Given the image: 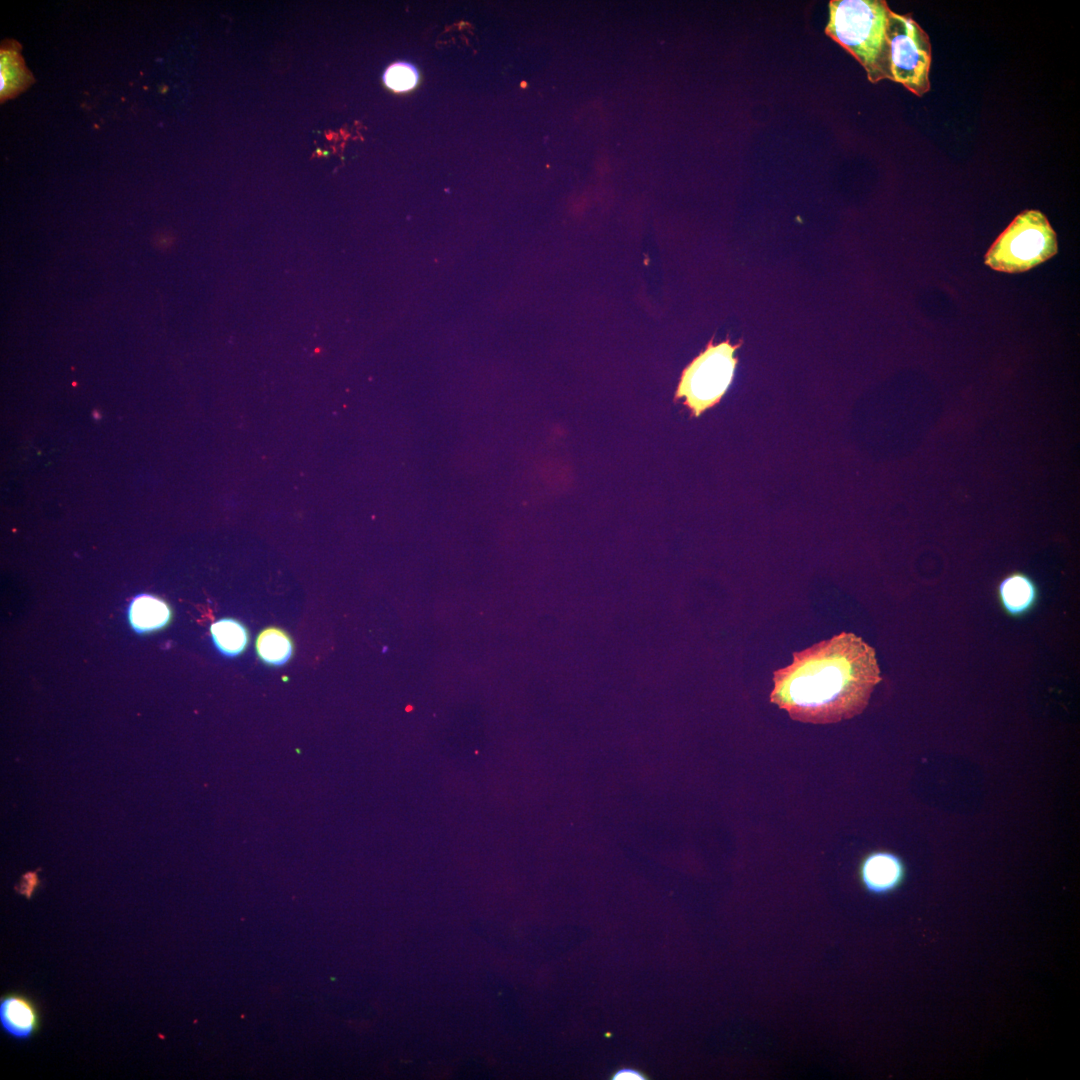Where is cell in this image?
I'll return each mask as SVG.
<instances>
[{
  "label": "cell",
  "mask_w": 1080,
  "mask_h": 1080,
  "mask_svg": "<svg viewBox=\"0 0 1080 1080\" xmlns=\"http://www.w3.org/2000/svg\"><path fill=\"white\" fill-rule=\"evenodd\" d=\"M882 680L875 649L852 632H840L793 653L774 671L770 702L803 723L851 719L867 707Z\"/></svg>",
  "instance_id": "cell-1"
},
{
  "label": "cell",
  "mask_w": 1080,
  "mask_h": 1080,
  "mask_svg": "<svg viewBox=\"0 0 1080 1080\" xmlns=\"http://www.w3.org/2000/svg\"><path fill=\"white\" fill-rule=\"evenodd\" d=\"M891 9L884 0H831L825 34L863 66L872 83L891 80L887 26Z\"/></svg>",
  "instance_id": "cell-2"
},
{
  "label": "cell",
  "mask_w": 1080,
  "mask_h": 1080,
  "mask_svg": "<svg viewBox=\"0 0 1080 1080\" xmlns=\"http://www.w3.org/2000/svg\"><path fill=\"white\" fill-rule=\"evenodd\" d=\"M1058 250L1057 235L1039 210L1019 213L985 255V264L1005 273H1021L1045 262Z\"/></svg>",
  "instance_id": "cell-3"
},
{
  "label": "cell",
  "mask_w": 1080,
  "mask_h": 1080,
  "mask_svg": "<svg viewBox=\"0 0 1080 1080\" xmlns=\"http://www.w3.org/2000/svg\"><path fill=\"white\" fill-rule=\"evenodd\" d=\"M741 344L733 345L729 339L714 344L710 340L683 369L674 399L684 398L692 416L698 417L720 402L733 380L738 363L734 352Z\"/></svg>",
  "instance_id": "cell-4"
},
{
  "label": "cell",
  "mask_w": 1080,
  "mask_h": 1080,
  "mask_svg": "<svg viewBox=\"0 0 1080 1080\" xmlns=\"http://www.w3.org/2000/svg\"><path fill=\"white\" fill-rule=\"evenodd\" d=\"M891 81L917 96L930 90L931 42L911 14L891 11L887 26Z\"/></svg>",
  "instance_id": "cell-5"
},
{
  "label": "cell",
  "mask_w": 1080,
  "mask_h": 1080,
  "mask_svg": "<svg viewBox=\"0 0 1080 1080\" xmlns=\"http://www.w3.org/2000/svg\"><path fill=\"white\" fill-rule=\"evenodd\" d=\"M863 888L872 895L885 896L900 888L906 877V866L897 854L876 850L866 854L858 868Z\"/></svg>",
  "instance_id": "cell-6"
},
{
  "label": "cell",
  "mask_w": 1080,
  "mask_h": 1080,
  "mask_svg": "<svg viewBox=\"0 0 1080 1080\" xmlns=\"http://www.w3.org/2000/svg\"><path fill=\"white\" fill-rule=\"evenodd\" d=\"M0 1022L3 1030L13 1038L28 1039L40 1028L37 1005L21 993H9L1 997Z\"/></svg>",
  "instance_id": "cell-7"
},
{
  "label": "cell",
  "mask_w": 1080,
  "mask_h": 1080,
  "mask_svg": "<svg viewBox=\"0 0 1080 1080\" xmlns=\"http://www.w3.org/2000/svg\"><path fill=\"white\" fill-rule=\"evenodd\" d=\"M997 597L1008 616L1020 618L1030 613L1037 605L1039 589L1028 574L1013 572L1000 581Z\"/></svg>",
  "instance_id": "cell-8"
},
{
  "label": "cell",
  "mask_w": 1080,
  "mask_h": 1080,
  "mask_svg": "<svg viewBox=\"0 0 1080 1080\" xmlns=\"http://www.w3.org/2000/svg\"><path fill=\"white\" fill-rule=\"evenodd\" d=\"M21 44L5 39L0 48V100L1 103L26 90L35 82L21 56Z\"/></svg>",
  "instance_id": "cell-9"
},
{
  "label": "cell",
  "mask_w": 1080,
  "mask_h": 1080,
  "mask_svg": "<svg viewBox=\"0 0 1080 1080\" xmlns=\"http://www.w3.org/2000/svg\"><path fill=\"white\" fill-rule=\"evenodd\" d=\"M256 651L265 664L280 666L287 663L291 658L293 641L284 630L277 627H268L258 635Z\"/></svg>",
  "instance_id": "cell-10"
},
{
  "label": "cell",
  "mask_w": 1080,
  "mask_h": 1080,
  "mask_svg": "<svg viewBox=\"0 0 1080 1080\" xmlns=\"http://www.w3.org/2000/svg\"><path fill=\"white\" fill-rule=\"evenodd\" d=\"M129 615L133 627L144 632L164 626L170 618V610L163 601L145 595L133 601Z\"/></svg>",
  "instance_id": "cell-11"
},
{
  "label": "cell",
  "mask_w": 1080,
  "mask_h": 1080,
  "mask_svg": "<svg viewBox=\"0 0 1080 1080\" xmlns=\"http://www.w3.org/2000/svg\"><path fill=\"white\" fill-rule=\"evenodd\" d=\"M210 630L216 647L226 656H238L248 646V630L235 619H221L212 624Z\"/></svg>",
  "instance_id": "cell-12"
},
{
  "label": "cell",
  "mask_w": 1080,
  "mask_h": 1080,
  "mask_svg": "<svg viewBox=\"0 0 1080 1080\" xmlns=\"http://www.w3.org/2000/svg\"><path fill=\"white\" fill-rule=\"evenodd\" d=\"M420 79L416 66L407 61H396L389 65L382 74L384 85L397 93L414 89Z\"/></svg>",
  "instance_id": "cell-13"
},
{
  "label": "cell",
  "mask_w": 1080,
  "mask_h": 1080,
  "mask_svg": "<svg viewBox=\"0 0 1080 1080\" xmlns=\"http://www.w3.org/2000/svg\"><path fill=\"white\" fill-rule=\"evenodd\" d=\"M38 883L39 880L37 876V871L27 872L22 876L19 884L15 887V889L18 893L24 894L27 898H30Z\"/></svg>",
  "instance_id": "cell-14"
},
{
  "label": "cell",
  "mask_w": 1080,
  "mask_h": 1080,
  "mask_svg": "<svg viewBox=\"0 0 1080 1080\" xmlns=\"http://www.w3.org/2000/svg\"><path fill=\"white\" fill-rule=\"evenodd\" d=\"M614 1078L615 1079H642V1077L640 1076L639 1073H637V1072H635L633 1070H628V1069L619 1071L615 1075Z\"/></svg>",
  "instance_id": "cell-15"
}]
</instances>
